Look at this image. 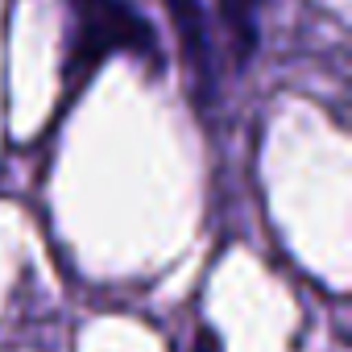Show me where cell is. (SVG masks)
I'll list each match as a JSON object with an SVG mask.
<instances>
[{
	"mask_svg": "<svg viewBox=\"0 0 352 352\" xmlns=\"http://www.w3.org/2000/svg\"><path fill=\"white\" fill-rule=\"evenodd\" d=\"M67 5H71V17H75L71 63H67L71 83L91 75L112 50H137V54L153 50V38H149L145 21L124 0H67Z\"/></svg>",
	"mask_w": 352,
	"mask_h": 352,
	"instance_id": "cell-1",
	"label": "cell"
},
{
	"mask_svg": "<svg viewBox=\"0 0 352 352\" xmlns=\"http://www.w3.org/2000/svg\"><path fill=\"white\" fill-rule=\"evenodd\" d=\"M220 9V30L228 38L232 58H249L253 42H257V0H216Z\"/></svg>",
	"mask_w": 352,
	"mask_h": 352,
	"instance_id": "cell-2",
	"label": "cell"
},
{
	"mask_svg": "<svg viewBox=\"0 0 352 352\" xmlns=\"http://www.w3.org/2000/svg\"><path fill=\"white\" fill-rule=\"evenodd\" d=\"M199 352H212V344H204V348H199Z\"/></svg>",
	"mask_w": 352,
	"mask_h": 352,
	"instance_id": "cell-3",
	"label": "cell"
}]
</instances>
